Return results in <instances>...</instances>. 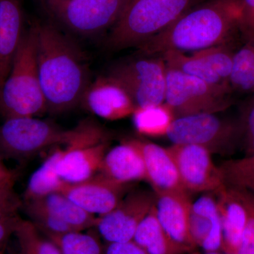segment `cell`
I'll return each instance as SVG.
<instances>
[{
	"instance_id": "obj_1",
	"label": "cell",
	"mask_w": 254,
	"mask_h": 254,
	"mask_svg": "<svg viewBox=\"0 0 254 254\" xmlns=\"http://www.w3.org/2000/svg\"><path fill=\"white\" fill-rule=\"evenodd\" d=\"M40 81L48 111L61 114L81 104L91 83L84 56L70 38L50 23H36Z\"/></svg>"
},
{
	"instance_id": "obj_2",
	"label": "cell",
	"mask_w": 254,
	"mask_h": 254,
	"mask_svg": "<svg viewBox=\"0 0 254 254\" xmlns=\"http://www.w3.org/2000/svg\"><path fill=\"white\" fill-rule=\"evenodd\" d=\"M241 0H208L179 18L138 48L145 56L195 52L230 43L239 31Z\"/></svg>"
},
{
	"instance_id": "obj_3",
	"label": "cell",
	"mask_w": 254,
	"mask_h": 254,
	"mask_svg": "<svg viewBox=\"0 0 254 254\" xmlns=\"http://www.w3.org/2000/svg\"><path fill=\"white\" fill-rule=\"evenodd\" d=\"M0 112L5 119L36 118L48 112L38 72L36 23L23 33L0 92Z\"/></svg>"
},
{
	"instance_id": "obj_4",
	"label": "cell",
	"mask_w": 254,
	"mask_h": 254,
	"mask_svg": "<svg viewBox=\"0 0 254 254\" xmlns=\"http://www.w3.org/2000/svg\"><path fill=\"white\" fill-rule=\"evenodd\" d=\"M208 0H127L112 28L108 45L113 49L138 47L179 18Z\"/></svg>"
},
{
	"instance_id": "obj_5",
	"label": "cell",
	"mask_w": 254,
	"mask_h": 254,
	"mask_svg": "<svg viewBox=\"0 0 254 254\" xmlns=\"http://www.w3.org/2000/svg\"><path fill=\"white\" fill-rule=\"evenodd\" d=\"M173 144L199 145L210 153L231 154L243 139L240 120L215 114H198L175 118L166 135Z\"/></svg>"
},
{
	"instance_id": "obj_6",
	"label": "cell",
	"mask_w": 254,
	"mask_h": 254,
	"mask_svg": "<svg viewBox=\"0 0 254 254\" xmlns=\"http://www.w3.org/2000/svg\"><path fill=\"white\" fill-rule=\"evenodd\" d=\"M64 145L57 171L66 183H78L99 173L108 152V135L93 120H83L73 128V136Z\"/></svg>"
},
{
	"instance_id": "obj_7",
	"label": "cell",
	"mask_w": 254,
	"mask_h": 254,
	"mask_svg": "<svg viewBox=\"0 0 254 254\" xmlns=\"http://www.w3.org/2000/svg\"><path fill=\"white\" fill-rule=\"evenodd\" d=\"M230 92L167 65L165 103L175 118L224 111L232 103Z\"/></svg>"
},
{
	"instance_id": "obj_8",
	"label": "cell",
	"mask_w": 254,
	"mask_h": 254,
	"mask_svg": "<svg viewBox=\"0 0 254 254\" xmlns=\"http://www.w3.org/2000/svg\"><path fill=\"white\" fill-rule=\"evenodd\" d=\"M73 135V128L64 129L36 118L5 119L0 126V155L28 158L49 147L66 145Z\"/></svg>"
},
{
	"instance_id": "obj_9",
	"label": "cell",
	"mask_w": 254,
	"mask_h": 254,
	"mask_svg": "<svg viewBox=\"0 0 254 254\" xmlns=\"http://www.w3.org/2000/svg\"><path fill=\"white\" fill-rule=\"evenodd\" d=\"M55 21L81 36H97L113 28L127 0H41Z\"/></svg>"
},
{
	"instance_id": "obj_10",
	"label": "cell",
	"mask_w": 254,
	"mask_h": 254,
	"mask_svg": "<svg viewBox=\"0 0 254 254\" xmlns=\"http://www.w3.org/2000/svg\"><path fill=\"white\" fill-rule=\"evenodd\" d=\"M166 70L162 57H148L119 63L108 75L125 88L136 108H143L165 103Z\"/></svg>"
},
{
	"instance_id": "obj_11",
	"label": "cell",
	"mask_w": 254,
	"mask_h": 254,
	"mask_svg": "<svg viewBox=\"0 0 254 254\" xmlns=\"http://www.w3.org/2000/svg\"><path fill=\"white\" fill-rule=\"evenodd\" d=\"M234 55L230 45L226 43L193 52L191 55L180 51H167L160 55L168 66L231 91Z\"/></svg>"
},
{
	"instance_id": "obj_12",
	"label": "cell",
	"mask_w": 254,
	"mask_h": 254,
	"mask_svg": "<svg viewBox=\"0 0 254 254\" xmlns=\"http://www.w3.org/2000/svg\"><path fill=\"white\" fill-rule=\"evenodd\" d=\"M155 193L137 190L125 195L110 213L97 217L94 227L108 243L133 240L137 227L154 206Z\"/></svg>"
},
{
	"instance_id": "obj_13",
	"label": "cell",
	"mask_w": 254,
	"mask_h": 254,
	"mask_svg": "<svg viewBox=\"0 0 254 254\" xmlns=\"http://www.w3.org/2000/svg\"><path fill=\"white\" fill-rule=\"evenodd\" d=\"M168 148L187 191L217 193L227 186L221 169L215 165L211 153L203 147L173 144Z\"/></svg>"
},
{
	"instance_id": "obj_14",
	"label": "cell",
	"mask_w": 254,
	"mask_h": 254,
	"mask_svg": "<svg viewBox=\"0 0 254 254\" xmlns=\"http://www.w3.org/2000/svg\"><path fill=\"white\" fill-rule=\"evenodd\" d=\"M126 188L127 185L119 184L98 173L85 181L66 183L60 193L88 213L99 217L118 206L127 194Z\"/></svg>"
},
{
	"instance_id": "obj_15",
	"label": "cell",
	"mask_w": 254,
	"mask_h": 254,
	"mask_svg": "<svg viewBox=\"0 0 254 254\" xmlns=\"http://www.w3.org/2000/svg\"><path fill=\"white\" fill-rule=\"evenodd\" d=\"M191 202L186 192L155 193V211L160 225L182 253L195 250L190 232Z\"/></svg>"
},
{
	"instance_id": "obj_16",
	"label": "cell",
	"mask_w": 254,
	"mask_h": 254,
	"mask_svg": "<svg viewBox=\"0 0 254 254\" xmlns=\"http://www.w3.org/2000/svg\"><path fill=\"white\" fill-rule=\"evenodd\" d=\"M81 104L93 115L110 121L126 118L136 108L128 92L108 75L91 81Z\"/></svg>"
},
{
	"instance_id": "obj_17",
	"label": "cell",
	"mask_w": 254,
	"mask_h": 254,
	"mask_svg": "<svg viewBox=\"0 0 254 254\" xmlns=\"http://www.w3.org/2000/svg\"><path fill=\"white\" fill-rule=\"evenodd\" d=\"M222 228V252L236 254L250 214L252 193L227 186L217 193Z\"/></svg>"
},
{
	"instance_id": "obj_18",
	"label": "cell",
	"mask_w": 254,
	"mask_h": 254,
	"mask_svg": "<svg viewBox=\"0 0 254 254\" xmlns=\"http://www.w3.org/2000/svg\"><path fill=\"white\" fill-rule=\"evenodd\" d=\"M134 140L144 161L146 181L155 193L186 192L176 163L168 148L150 142Z\"/></svg>"
},
{
	"instance_id": "obj_19",
	"label": "cell",
	"mask_w": 254,
	"mask_h": 254,
	"mask_svg": "<svg viewBox=\"0 0 254 254\" xmlns=\"http://www.w3.org/2000/svg\"><path fill=\"white\" fill-rule=\"evenodd\" d=\"M190 232L196 248L203 252H222L221 218L217 200L211 195H202L191 203Z\"/></svg>"
},
{
	"instance_id": "obj_20",
	"label": "cell",
	"mask_w": 254,
	"mask_h": 254,
	"mask_svg": "<svg viewBox=\"0 0 254 254\" xmlns=\"http://www.w3.org/2000/svg\"><path fill=\"white\" fill-rule=\"evenodd\" d=\"M20 0H0V92L9 75L24 33Z\"/></svg>"
},
{
	"instance_id": "obj_21",
	"label": "cell",
	"mask_w": 254,
	"mask_h": 254,
	"mask_svg": "<svg viewBox=\"0 0 254 254\" xmlns=\"http://www.w3.org/2000/svg\"><path fill=\"white\" fill-rule=\"evenodd\" d=\"M99 173L124 185L146 180L144 161L134 140L124 141L108 150Z\"/></svg>"
},
{
	"instance_id": "obj_22",
	"label": "cell",
	"mask_w": 254,
	"mask_h": 254,
	"mask_svg": "<svg viewBox=\"0 0 254 254\" xmlns=\"http://www.w3.org/2000/svg\"><path fill=\"white\" fill-rule=\"evenodd\" d=\"M46 210L74 231H84L95 227L97 217L88 213L61 193H54L38 199L23 203Z\"/></svg>"
},
{
	"instance_id": "obj_23",
	"label": "cell",
	"mask_w": 254,
	"mask_h": 254,
	"mask_svg": "<svg viewBox=\"0 0 254 254\" xmlns=\"http://www.w3.org/2000/svg\"><path fill=\"white\" fill-rule=\"evenodd\" d=\"M60 153V149L55 150L30 177L23 193V203L60 193L63 190L66 183L62 180L56 169Z\"/></svg>"
},
{
	"instance_id": "obj_24",
	"label": "cell",
	"mask_w": 254,
	"mask_h": 254,
	"mask_svg": "<svg viewBox=\"0 0 254 254\" xmlns=\"http://www.w3.org/2000/svg\"><path fill=\"white\" fill-rule=\"evenodd\" d=\"M133 241L148 254H183L164 231L154 206L137 227Z\"/></svg>"
},
{
	"instance_id": "obj_25",
	"label": "cell",
	"mask_w": 254,
	"mask_h": 254,
	"mask_svg": "<svg viewBox=\"0 0 254 254\" xmlns=\"http://www.w3.org/2000/svg\"><path fill=\"white\" fill-rule=\"evenodd\" d=\"M15 180L0 185V254H4L22 219L19 211L23 201L15 192Z\"/></svg>"
},
{
	"instance_id": "obj_26",
	"label": "cell",
	"mask_w": 254,
	"mask_h": 254,
	"mask_svg": "<svg viewBox=\"0 0 254 254\" xmlns=\"http://www.w3.org/2000/svg\"><path fill=\"white\" fill-rule=\"evenodd\" d=\"M136 131L147 136H166L175 119L173 110L165 103L136 108L132 114Z\"/></svg>"
},
{
	"instance_id": "obj_27",
	"label": "cell",
	"mask_w": 254,
	"mask_h": 254,
	"mask_svg": "<svg viewBox=\"0 0 254 254\" xmlns=\"http://www.w3.org/2000/svg\"><path fill=\"white\" fill-rule=\"evenodd\" d=\"M254 78V37L235 53L230 86L240 93H252Z\"/></svg>"
},
{
	"instance_id": "obj_28",
	"label": "cell",
	"mask_w": 254,
	"mask_h": 254,
	"mask_svg": "<svg viewBox=\"0 0 254 254\" xmlns=\"http://www.w3.org/2000/svg\"><path fill=\"white\" fill-rule=\"evenodd\" d=\"M14 237L17 243L16 254H62L58 247L43 236L30 220L20 221Z\"/></svg>"
},
{
	"instance_id": "obj_29",
	"label": "cell",
	"mask_w": 254,
	"mask_h": 254,
	"mask_svg": "<svg viewBox=\"0 0 254 254\" xmlns=\"http://www.w3.org/2000/svg\"><path fill=\"white\" fill-rule=\"evenodd\" d=\"M46 237L58 247L62 254H104L98 239L83 231Z\"/></svg>"
},
{
	"instance_id": "obj_30",
	"label": "cell",
	"mask_w": 254,
	"mask_h": 254,
	"mask_svg": "<svg viewBox=\"0 0 254 254\" xmlns=\"http://www.w3.org/2000/svg\"><path fill=\"white\" fill-rule=\"evenodd\" d=\"M220 169L227 186L254 193V155L227 160Z\"/></svg>"
},
{
	"instance_id": "obj_31",
	"label": "cell",
	"mask_w": 254,
	"mask_h": 254,
	"mask_svg": "<svg viewBox=\"0 0 254 254\" xmlns=\"http://www.w3.org/2000/svg\"><path fill=\"white\" fill-rule=\"evenodd\" d=\"M240 118L246 155H254V95Z\"/></svg>"
},
{
	"instance_id": "obj_32",
	"label": "cell",
	"mask_w": 254,
	"mask_h": 254,
	"mask_svg": "<svg viewBox=\"0 0 254 254\" xmlns=\"http://www.w3.org/2000/svg\"><path fill=\"white\" fill-rule=\"evenodd\" d=\"M239 31L245 42L254 37V0H241Z\"/></svg>"
},
{
	"instance_id": "obj_33",
	"label": "cell",
	"mask_w": 254,
	"mask_h": 254,
	"mask_svg": "<svg viewBox=\"0 0 254 254\" xmlns=\"http://www.w3.org/2000/svg\"><path fill=\"white\" fill-rule=\"evenodd\" d=\"M236 254H254V198L252 193L250 217Z\"/></svg>"
},
{
	"instance_id": "obj_34",
	"label": "cell",
	"mask_w": 254,
	"mask_h": 254,
	"mask_svg": "<svg viewBox=\"0 0 254 254\" xmlns=\"http://www.w3.org/2000/svg\"><path fill=\"white\" fill-rule=\"evenodd\" d=\"M104 254H148L133 240L108 243Z\"/></svg>"
},
{
	"instance_id": "obj_35",
	"label": "cell",
	"mask_w": 254,
	"mask_h": 254,
	"mask_svg": "<svg viewBox=\"0 0 254 254\" xmlns=\"http://www.w3.org/2000/svg\"><path fill=\"white\" fill-rule=\"evenodd\" d=\"M1 158L2 157L0 155V185L15 180V174L4 165Z\"/></svg>"
},
{
	"instance_id": "obj_36",
	"label": "cell",
	"mask_w": 254,
	"mask_h": 254,
	"mask_svg": "<svg viewBox=\"0 0 254 254\" xmlns=\"http://www.w3.org/2000/svg\"><path fill=\"white\" fill-rule=\"evenodd\" d=\"M190 254H229L225 252L219 251V252H197V251H193Z\"/></svg>"
},
{
	"instance_id": "obj_37",
	"label": "cell",
	"mask_w": 254,
	"mask_h": 254,
	"mask_svg": "<svg viewBox=\"0 0 254 254\" xmlns=\"http://www.w3.org/2000/svg\"><path fill=\"white\" fill-rule=\"evenodd\" d=\"M252 93H253V95H254V88H253V92H252Z\"/></svg>"
},
{
	"instance_id": "obj_38",
	"label": "cell",
	"mask_w": 254,
	"mask_h": 254,
	"mask_svg": "<svg viewBox=\"0 0 254 254\" xmlns=\"http://www.w3.org/2000/svg\"><path fill=\"white\" fill-rule=\"evenodd\" d=\"M252 194H253L254 198V193H252Z\"/></svg>"
}]
</instances>
